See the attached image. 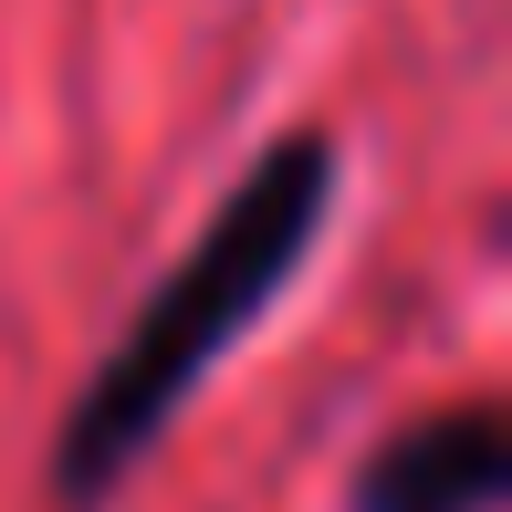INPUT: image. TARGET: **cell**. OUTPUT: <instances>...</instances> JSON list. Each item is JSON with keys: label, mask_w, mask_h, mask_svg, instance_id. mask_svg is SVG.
I'll return each mask as SVG.
<instances>
[{"label": "cell", "mask_w": 512, "mask_h": 512, "mask_svg": "<svg viewBox=\"0 0 512 512\" xmlns=\"http://www.w3.org/2000/svg\"><path fill=\"white\" fill-rule=\"evenodd\" d=\"M335 199H345L335 126H283L220 189V209L189 230V251L136 293L115 345L63 398V429H53V502L63 512H105L157 460V439L189 418V398L283 314V293L304 283Z\"/></svg>", "instance_id": "cell-1"}, {"label": "cell", "mask_w": 512, "mask_h": 512, "mask_svg": "<svg viewBox=\"0 0 512 512\" xmlns=\"http://www.w3.org/2000/svg\"><path fill=\"white\" fill-rule=\"evenodd\" d=\"M512 502V418L502 398L418 408L345 471V512H502Z\"/></svg>", "instance_id": "cell-2"}]
</instances>
